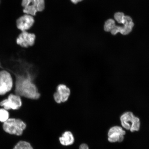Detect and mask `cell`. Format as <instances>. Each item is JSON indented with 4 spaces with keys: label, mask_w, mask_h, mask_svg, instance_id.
Wrapping results in <instances>:
<instances>
[{
    "label": "cell",
    "mask_w": 149,
    "mask_h": 149,
    "mask_svg": "<svg viewBox=\"0 0 149 149\" xmlns=\"http://www.w3.org/2000/svg\"><path fill=\"white\" fill-rule=\"evenodd\" d=\"M24 56L23 54L19 55L10 63L7 69L14 81L12 92L22 97L38 100L40 94L34 82L38 75V70Z\"/></svg>",
    "instance_id": "1"
},
{
    "label": "cell",
    "mask_w": 149,
    "mask_h": 149,
    "mask_svg": "<svg viewBox=\"0 0 149 149\" xmlns=\"http://www.w3.org/2000/svg\"><path fill=\"white\" fill-rule=\"evenodd\" d=\"M26 127L25 123L20 119L11 118L3 123V128L5 132L10 134L20 136Z\"/></svg>",
    "instance_id": "2"
},
{
    "label": "cell",
    "mask_w": 149,
    "mask_h": 149,
    "mask_svg": "<svg viewBox=\"0 0 149 149\" xmlns=\"http://www.w3.org/2000/svg\"><path fill=\"white\" fill-rule=\"evenodd\" d=\"M121 124L125 129L133 132L138 131L140 127L139 119L136 117L131 112L128 111L124 113L120 118Z\"/></svg>",
    "instance_id": "3"
},
{
    "label": "cell",
    "mask_w": 149,
    "mask_h": 149,
    "mask_svg": "<svg viewBox=\"0 0 149 149\" xmlns=\"http://www.w3.org/2000/svg\"><path fill=\"white\" fill-rule=\"evenodd\" d=\"M14 84L10 72L6 70H0V96H4L12 92Z\"/></svg>",
    "instance_id": "4"
},
{
    "label": "cell",
    "mask_w": 149,
    "mask_h": 149,
    "mask_svg": "<svg viewBox=\"0 0 149 149\" xmlns=\"http://www.w3.org/2000/svg\"><path fill=\"white\" fill-rule=\"evenodd\" d=\"M23 105V100L21 96L15 93H10L6 98L0 102V107L7 111L10 109L17 110Z\"/></svg>",
    "instance_id": "5"
},
{
    "label": "cell",
    "mask_w": 149,
    "mask_h": 149,
    "mask_svg": "<svg viewBox=\"0 0 149 149\" xmlns=\"http://www.w3.org/2000/svg\"><path fill=\"white\" fill-rule=\"evenodd\" d=\"M36 39V35L34 33L23 31L16 38V42L20 47L28 48L34 45Z\"/></svg>",
    "instance_id": "6"
},
{
    "label": "cell",
    "mask_w": 149,
    "mask_h": 149,
    "mask_svg": "<svg viewBox=\"0 0 149 149\" xmlns=\"http://www.w3.org/2000/svg\"><path fill=\"white\" fill-rule=\"evenodd\" d=\"M70 95V90L66 85L63 84L59 85L57 87L56 91L54 94L55 101L58 104L68 101Z\"/></svg>",
    "instance_id": "7"
},
{
    "label": "cell",
    "mask_w": 149,
    "mask_h": 149,
    "mask_svg": "<svg viewBox=\"0 0 149 149\" xmlns=\"http://www.w3.org/2000/svg\"><path fill=\"white\" fill-rule=\"evenodd\" d=\"M124 20L123 23L124 26L115 25L111 31L112 34L115 35L118 33H120L122 35H126L131 32L134 26L132 19L129 16H125Z\"/></svg>",
    "instance_id": "8"
},
{
    "label": "cell",
    "mask_w": 149,
    "mask_h": 149,
    "mask_svg": "<svg viewBox=\"0 0 149 149\" xmlns=\"http://www.w3.org/2000/svg\"><path fill=\"white\" fill-rule=\"evenodd\" d=\"M126 132L119 126L112 127L108 132V140L111 143L121 142L123 141Z\"/></svg>",
    "instance_id": "9"
},
{
    "label": "cell",
    "mask_w": 149,
    "mask_h": 149,
    "mask_svg": "<svg viewBox=\"0 0 149 149\" xmlns=\"http://www.w3.org/2000/svg\"><path fill=\"white\" fill-rule=\"evenodd\" d=\"M34 23L35 19L33 16L25 14L17 20V27L22 32L27 31L33 26Z\"/></svg>",
    "instance_id": "10"
},
{
    "label": "cell",
    "mask_w": 149,
    "mask_h": 149,
    "mask_svg": "<svg viewBox=\"0 0 149 149\" xmlns=\"http://www.w3.org/2000/svg\"><path fill=\"white\" fill-rule=\"evenodd\" d=\"M61 144L65 146L72 145L74 142V138L73 134L70 131H66L63 134L62 136L59 138Z\"/></svg>",
    "instance_id": "11"
},
{
    "label": "cell",
    "mask_w": 149,
    "mask_h": 149,
    "mask_svg": "<svg viewBox=\"0 0 149 149\" xmlns=\"http://www.w3.org/2000/svg\"><path fill=\"white\" fill-rule=\"evenodd\" d=\"M31 3L38 12H42L45 8V0H31Z\"/></svg>",
    "instance_id": "12"
},
{
    "label": "cell",
    "mask_w": 149,
    "mask_h": 149,
    "mask_svg": "<svg viewBox=\"0 0 149 149\" xmlns=\"http://www.w3.org/2000/svg\"><path fill=\"white\" fill-rule=\"evenodd\" d=\"M23 11L24 14L31 15L33 16L36 15L37 13L38 12L36 8L31 4V2L30 4L24 8Z\"/></svg>",
    "instance_id": "13"
},
{
    "label": "cell",
    "mask_w": 149,
    "mask_h": 149,
    "mask_svg": "<svg viewBox=\"0 0 149 149\" xmlns=\"http://www.w3.org/2000/svg\"><path fill=\"white\" fill-rule=\"evenodd\" d=\"M13 149H33L30 144L27 141H20L18 142Z\"/></svg>",
    "instance_id": "14"
},
{
    "label": "cell",
    "mask_w": 149,
    "mask_h": 149,
    "mask_svg": "<svg viewBox=\"0 0 149 149\" xmlns=\"http://www.w3.org/2000/svg\"><path fill=\"white\" fill-rule=\"evenodd\" d=\"M9 113L8 111L3 108H0V121L4 123L9 118Z\"/></svg>",
    "instance_id": "15"
},
{
    "label": "cell",
    "mask_w": 149,
    "mask_h": 149,
    "mask_svg": "<svg viewBox=\"0 0 149 149\" xmlns=\"http://www.w3.org/2000/svg\"><path fill=\"white\" fill-rule=\"evenodd\" d=\"M115 26V22L112 19H109L105 22L104 25V30L107 32L111 31Z\"/></svg>",
    "instance_id": "16"
},
{
    "label": "cell",
    "mask_w": 149,
    "mask_h": 149,
    "mask_svg": "<svg viewBox=\"0 0 149 149\" xmlns=\"http://www.w3.org/2000/svg\"><path fill=\"white\" fill-rule=\"evenodd\" d=\"M124 15L121 12H117L114 15V18L119 23L122 24L124 21Z\"/></svg>",
    "instance_id": "17"
},
{
    "label": "cell",
    "mask_w": 149,
    "mask_h": 149,
    "mask_svg": "<svg viewBox=\"0 0 149 149\" xmlns=\"http://www.w3.org/2000/svg\"><path fill=\"white\" fill-rule=\"evenodd\" d=\"M31 2V0H22V5L24 8L29 5Z\"/></svg>",
    "instance_id": "18"
},
{
    "label": "cell",
    "mask_w": 149,
    "mask_h": 149,
    "mask_svg": "<svg viewBox=\"0 0 149 149\" xmlns=\"http://www.w3.org/2000/svg\"><path fill=\"white\" fill-rule=\"evenodd\" d=\"M79 149H89L88 145L85 144H83L80 145Z\"/></svg>",
    "instance_id": "19"
},
{
    "label": "cell",
    "mask_w": 149,
    "mask_h": 149,
    "mask_svg": "<svg viewBox=\"0 0 149 149\" xmlns=\"http://www.w3.org/2000/svg\"><path fill=\"white\" fill-rule=\"evenodd\" d=\"M72 3L74 4H77V3L83 1V0H70Z\"/></svg>",
    "instance_id": "20"
},
{
    "label": "cell",
    "mask_w": 149,
    "mask_h": 149,
    "mask_svg": "<svg viewBox=\"0 0 149 149\" xmlns=\"http://www.w3.org/2000/svg\"><path fill=\"white\" fill-rule=\"evenodd\" d=\"M1 62H0V68H1Z\"/></svg>",
    "instance_id": "21"
}]
</instances>
